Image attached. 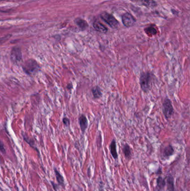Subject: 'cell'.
<instances>
[{
	"mask_svg": "<svg viewBox=\"0 0 190 191\" xmlns=\"http://www.w3.org/2000/svg\"><path fill=\"white\" fill-rule=\"evenodd\" d=\"M154 75L151 72H142L140 74L139 84L142 91L147 93L151 90Z\"/></svg>",
	"mask_w": 190,
	"mask_h": 191,
	"instance_id": "1",
	"label": "cell"
},
{
	"mask_svg": "<svg viewBox=\"0 0 190 191\" xmlns=\"http://www.w3.org/2000/svg\"><path fill=\"white\" fill-rule=\"evenodd\" d=\"M23 69L27 75H32L39 71L40 67L35 60L31 59L23 64Z\"/></svg>",
	"mask_w": 190,
	"mask_h": 191,
	"instance_id": "2",
	"label": "cell"
},
{
	"mask_svg": "<svg viewBox=\"0 0 190 191\" xmlns=\"http://www.w3.org/2000/svg\"><path fill=\"white\" fill-rule=\"evenodd\" d=\"M162 112L164 115L165 119L168 120L174 112V108L172 104V102L170 98L166 97L162 104Z\"/></svg>",
	"mask_w": 190,
	"mask_h": 191,
	"instance_id": "3",
	"label": "cell"
},
{
	"mask_svg": "<svg viewBox=\"0 0 190 191\" xmlns=\"http://www.w3.org/2000/svg\"><path fill=\"white\" fill-rule=\"evenodd\" d=\"M11 60L15 64H18L22 61L23 55L21 49L15 46L13 48L11 52Z\"/></svg>",
	"mask_w": 190,
	"mask_h": 191,
	"instance_id": "4",
	"label": "cell"
},
{
	"mask_svg": "<svg viewBox=\"0 0 190 191\" xmlns=\"http://www.w3.org/2000/svg\"><path fill=\"white\" fill-rule=\"evenodd\" d=\"M102 19L105 21L109 25L113 28H116L118 26L119 23L114 16L106 13H104L101 15Z\"/></svg>",
	"mask_w": 190,
	"mask_h": 191,
	"instance_id": "5",
	"label": "cell"
},
{
	"mask_svg": "<svg viewBox=\"0 0 190 191\" xmlns=\"http://www.w3.org/2000/svg\"><path fill=\"white\" fill-rule=\"evenodd\" d=\"M122 21L123 24L127 27H131L134 25L135 20L133 16L130 13H126L123 15L122 17Z\"/></svg>",
	"mask_w": 190,
	"mask_h": 191,
	"instance_id": "6",
	"label": "cell"
},
{
	"mask_svg": "<svg viewBox=\"0 0 190 191\" xmlns=\"http://www.w3.org/2000/svg\"><path fill=\"white\" fill-rule=\"evenodd\" d=\"M78 121L81 127V133L83 134H84V133H85V131L87 129L88 125L87 118L84 115H81L79 117Z\"/></svg>",
	"mask_w": 190,
	"mask_h": 191,
	"instance_id": "7",
	"label": "cell"
},
{
	"mask_svg": "<svg viewBox=\"0 0 190 191\" xmlns=\"http://www.w3.org/2000/svg\"><path fill=\"white\" fill-rule=\"evenodd\" d=\"M174 149L171 145L166 146L162 152V156L163 159H168L174 153Z\"/></svg>",
	"mask_w": 190,
	"mask_h": 191,
	"instance_id": "8",
	"label": "cell"
},
{
	"mask_svg": "<svg viewBox=\"0 0 190 191\" xmlns=\"http://www.w3.org/2000/svg\"><path fill=\"white\" fill-rule=\"evenodd\" d=\"M110 152L112 156L114 159H117L118 158V155L117 151V144L116 140L113 139L110 143L109 146Z\"/></svg>",
	"mask_w": 190,
	"mask_h": 191,
	"instance_id": "9",
	"label": "cell"
},
{
	"mask_svg": "<svg viewBox=\"0 0 190 191\" xmlns=\"http://www.w3.org/2000/svg\"><path fill=\"white\" fill-rule=\"evenodd\" d=\"M122 151L126 159L129 160L132 158V149L128 144L123 146Z\"/></svg>",
	"mask_w": 190,
	"mask_h": 191,
	"instance_id": "10",
	"label": "cell"
},
{
	"mask_svg": "<svg viewBox=\"0 0 190 191\" xmlns=\"http://www.w3.org/2000/svg\"><path fill=\"white\" fill-rule=\"evenodd\" d=\"M157 185L155 188V191H161L164 189L166 186V181L162 177H158L157 178Z\"/></svg>",
	"mask_w": 190,
	"mask_h": 191,
	"instance_id": "11",
	"label": "cell"
},
{
	"mask_svg": "<svg viewBox=\"0 0 190 191\" xmlns=\"http://www.w3.org/2000/svg\"><path fill=\"white\" fill-rule=\"evenodd\" d=\"M166 185H167L168 191H174V179L171 175L168 176L166 178Z\"/></svg>",
	"mask_w": 190,
	"mask_h": 191,
	"instance_id": "12",
	"label": "cell"
},
{
	"mask_svg": "<svg viewBox=\"0 0 190 191\" xmlns=\"http://www.w3.org/2000/svg\"><path fill=\"white\" fill-rule=\"evenodd\" d=\"M91 93L94 99H98L102 96V92L100 88L98 86H95L91 88Z\"/></svg>",
	"mask_w": 190,
	"mask_h": 191,
	"instance_id": "13",
	"label": "cell"
},
{
	"mask_svg": "<svg viewBox=\"0 0 190 191\" xmlns=\"http://www.w3.org/2000/svg\"><path fill=\"white\" fill-rule=\"evenodd\" d=\"M54 172H55V177H56V181L58 183V185H61L63 187H64V177L60 174V173L55 168H54Z\"/></svg>",
	"mask_w": 190,
	"mask_h": 191,
	"instance_id": "14",
	"label": "cell"
},
{
	"mask_svg": "<svg viewBox=\"0 0 190 191\" xmlns=\"http://www.w3.org/2000/svg\"><path fill=\"white\" fill-rule=\"evenodd\" d=\"M93 25L94 29L99 32H102V33H106L108 31V29L106 28V26L103 25L102 24L99 23L98 21H96V22L94 23Z\"/></svg>",
	"mask_w": 190,
	"mask_h": 191,
	"instance_id": "15",
	"label": "cell"
},
{
	"mask_svg": "<svg viewBox=\"0 0 190 191\" xmlns=\"http://www.w3.org/2000/svg\"><path fill=\"white\" fill-rule=\"evenodd\" d=\"M76 23L81 30L86 29L88 26L87 23H86L85 21L81 19H77L76 20Z\"/></svg>",
	"mask_w": 190,
	"mask_h": 191,
	"instance_id": "16",
	"label": "cell"
},
{
	"mask_svg": "<svg viewBox=\"0 0 190 191\" xmlns=\"http://www.w3.org/2000/svg\"><path fill=\"white\" fill-rule=\"evenodd\" d=\"M142 2L145 6L148 7H154L156 6V3L153 0H142Z\"/></svg>",
	"mask_w": 190,
	"mask_h": 191,
	"instance_id": "17",
	"label": "cell"
},
{
	"mask_svg": "<svg viewBox=\"0 0 190 191\" xmlns=\"http://www.w3.org/2000/svg\"><path fill=\"white\" fill-rule=\"evenodd\" d=\"M145 31L148 35H154L157 34V30L155 29L154 27H148L145 30Z\"/></svg>",
	"mask_w": 190,
	"mask_h": 191,
	"instance_id": "18",
	"label": "cell"
},
{
	"mask_svg": "<svg viewBox=\"0 0 190 191\" xmlns=\"http://www.w3.org/2000/svg\"><path fill=\"white\" fill-rule=\"evenodd\" d=\"M11 36V35H8L5 36L2 38H0V46H1L2 44H3V43L6 42L9 39H10V37Z\"/></svg>",
	"mask_w": 190,
	"mask_h": 191,
	"instance_id": "19",
	"label": "cell"
},
{
	"mask_svg": "<svg viewBox=\"0 0 190 191\" xmlns=\"http://www.w3.org/2000/svg\"><path fill=\"white\" fill-rule=\"evenodd\" d=\"M63 122L65 126L66 127H69L70 125V120L67 117H64L63 120Z\"/></svg>",
	"mask_w": 190,
	"mask_h": 191,
	"instance_id": "20",
	"label": "cell"
},
{
	"mask_svg": "<svg viewBox=\"0 0 190 191\" xmlns=\"http://www.w3.org/2000/svg\"><path fill=\"white\" fill-rule=\"evenodd\" d=\"M0 150L3 154L6 152V150H5V148H4L3 143H2V142H0Z\"/></svg>",
	"mask_w": 190,
	"mask_h": 191,
	"instance_id": "21",
	"label": "cell"
},
{
	"mask_svg": "<svg viewBox=\"0 0 190 191\" xmlns=\"http://www.w3.org/2000/svg\"><path fill=\"white\" fill-rule=\"evenodd\" d=\"M52 185L53 187V188L54 189L55 191H57V188H58V185H56L53 182H52Z\"/></svg>",
	"mask_w": 190,
	"mask_h": 191,
	"instance_id": "22",
	"label": "cell"
},
{
	"mask_svg": "<svg viewBox=\"0 0 190 191\" xmlns=\"http://www.w3.org/2000/svg\"><path fill=\"white\" fill-rule=\"evenodd\" d=\"M67 88H68V90L72 89L73 88V84H71V83L68 84V86H67Z\"/></svg>",
	"mask_w": 190,
	"mask_h": 191,
	"instance_id": "23",
	"label": "cell"
},
{
	"mask_svg": "<svg viewBox=\"0 0 190 191\" xmlns=\"http://www.w3.org/2000/svg\"><path fill=\"white\" fill-rule=\"evenodd\" d=\"M0 57H1V56H0Z\"/></svg>",
	"mask_w": 190,
	"mask_h": 191,
	"instance_id": "24",
	"label": "cell"
}]
</instances>
